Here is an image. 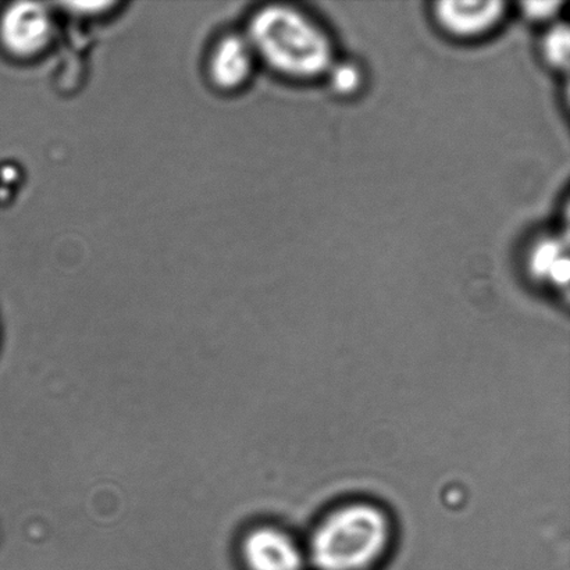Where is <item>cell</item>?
I'll return each instance as SVG.
<instances>
[{
  "label": "cell",
  "instance_id": "1",
  "mask_svg": "<svg viewBox=\"0 0 570 570\" xmlns=\"http://www.w3.org/2000/svg\"><path fill=\"white\" fill-rule=\"evenodd\" d=\"M247 39L255 55L287 77L326 75L333 65L332 42L326 32L289 6L261 9L250 20Z\"/></svg>",
  "mask_w": 570,
  "mask_h": 570
},
{
  "label": "cell",
  "instance_id": "2",
  "mask_svg": "<svg viewBox=\"0 0 570 570\" xmlns=\"http://www.w3.org/2000/svg\"><path fill=\"white\" fill-rule=\"evenodd\" d=\"M390 533L389 519L377 507H341L313 533L312 562L318 570H365L384 554Z\"/></svg>",
  "mask_w": 570,
  "mask_h": 570
},
{
  "label": "cell",
  "instance_id": "3",
  "mask_svg": "<svg viewBox=\"0 0 570 570\" xmlns=\"http://www.w3.org/2000/svg\"><path fill=\"white\" fill-rule=\"evenodd\" d=\"M52 30V17L41 3H13L0 17V42L9 53L19 58L42 52Z\"/></svg>",
  "mask_w": 570,
  "mask_h": 570
},
{
  "label": "cell",
  "instance_id": "4",
  "mask_svg": "<svg viewBox=\"0 0 570 570\" xmlns=\"http://www.w3.org/2000/svg\"><path fill=\"white\" fill-rule=\"evenodd\" d=\"M500 0H444L435 4L434 14L446 32L473 38L493 30L504 16Z\"/></svg>",
  "mask_w": 570,
  "mask_h": 570
},
{
  "label": "cell",
  "instance_id": "5",
  "mask_svg": "<svg viewBox=\"0 0 570 570\" xmlns=\"http://www.w3.org/2000/svg\"><path fill=\"white\" fill-rule=\"evenodd\" d=\"M248 570H301L302 554L295 541L276 528H258L242 547Z\"/></svg>",
  "mask_w": 570,
  "mask_h": 570
},
{
  "label": "cell",
  "instance_id": "6",
  "mask_svg": "<svg viewBox=\"0 0 570 570\" xmlns=\"http://www.w3.org/2000/svg\"><path fill=\"white\" fill-rule=\"evenodd\" d=\"M255 53L247 38H223L212 55L209 70L212 81L223 89H236L248 81L254 69Z\"/></svg>",
  "mask_w": 570,
  "mask_h": 570
},
{
  "label": "cell",
  "instance_id": "7",
  "mask_svg": "<svg viewBox=\"0 0 570 570\" xmlns=\"http://www.w3.org/2000/svg\"><path fill=\"white\" fill-rule=\"evenodd\" d=\"M528 266L535 281L554 287H567L570 278V259L567 242L561 238L540 239L530 249Z\"/></svg>",
  "mask_w": 570,
  "mask_h": 570
},
{
  "label": "cell",
  "instance_id": "8",
  "mask_svg": "<svg viewBox=\"0 0 570 570\" xmlns=\"http://www.w3.org/2000/svg\"><path fill=\"white\" fill-rule=\"evenodd\" d=\"M543 52L556 69H567L570 56V31L567 24H558L546 33Z\"/></svg>",
  "mask_w": 570,
  "mask_h": 570
},
{
  "label": "cell",
  "instance_id": "9",
  "mask_svg": "<svg viewBox=\"0 0 570 570\" xmlns=\"http://www.w3.org/2000/svg\"><path fill=\"white\" fill-rule=\"evenodd\" d=\"M326 75L328 76L330 86L340 95H352L362 87L363 76L360 67L348 61L330 66Z\"/></svg>",
  "mask_w": 570,
  "mask_h": 570
},
{
  "label": "cell",
  "instance_id": "10",
  "mask_svg": "<svg viewBox=\"0 0 570 570\" xmlns=\"http://www.w3.org/2000/svg\"><path fill=\"white\" fill-rule=\"evenodd\" d=\"M562 3L558 0H534V2H522V13L532 21H547L554 19Z\"/></svg>",
  "mask_w": 570,
  "mask_h": 570
},
{
  "label": "cell",
  "instance_id": "11",
  "mask_svg": "<svg viewBox=\"0 0 570 570\" xmlns=\"http://www.w3.org/2000/svg\"><path fill=\"white\" fill-rule=\"evenodd\" d=\"M110 6L111 3L108 2H83L66 4V8L76 11V13H98V11L110 8Z\"/></svg>",
  "mask_w": 570,
  "mask_h": 570
}]
</instances>
